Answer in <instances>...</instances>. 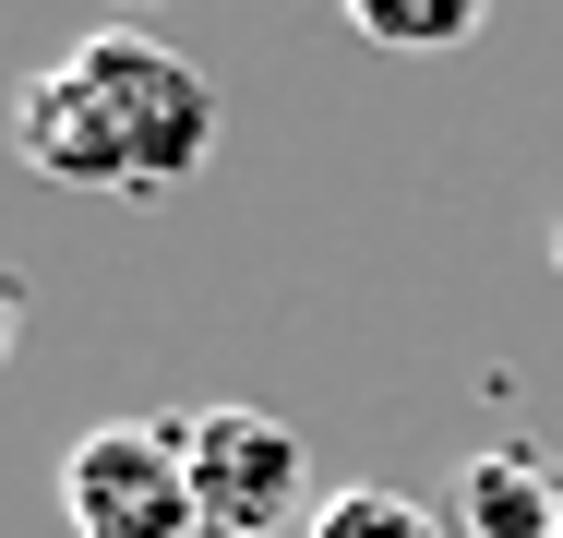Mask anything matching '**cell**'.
<instances>
[{
    "label": "cell",
    "instance_id": "6da1fadb",
    "mask_svg": "<svg viewBox=\"0 0 563 538\" xmlns=\"http://www.w3.org/2000/svg\"><path fill=\"white\" fill-rule=\"evenodd\" d=\"M217 132H228L217 85L144 24H97L48 72L12 85V156L73 192H180L217 156Z\"/></svg>",
    "mask_w": 563,
    "mask_h": 538
},
{
    "label": "cell",
    "instance_id": "7a4b0ae2",
    "mask_svg": "<svg viewBox=\"0 0 563 538\" xmlns=\"http://www.w3.org/2000/svg\"><path fill=\"white\" fill-rule=\"evenodd\" d=\"M168 430H180L205 538H276L288 515H312V467H300V430L288 419H264V407H192Z\"/></svg>",
    "mask_w": 563,
    "mask_h": 538
},
{
    "label": "cell",
    "instance_id": "3957f363",
    "mask_svg": "<svg viewBox=\"0 0 563 538\" xmlns=\"http://www.w3.org/2000/svg\"><path fill=\"white\" fill-rule=\"evenodd\" d=\"M60 515H73V538H205L180 430H144V419L85 430L60 455Z\"/></svg>",
    "mask_w": 563,
    "mask_h": 538
},
{
    "label": "cell",
    "instance_id": "277c9868",
    "mask_svg": "<svg viewBox=\"0 0 563 538\" xmlns=\"http://www.w3.org/2000/svg\"><path fill=\"white\" fill-rule=\"evenodd\" d=\"M444 515H455V538H563V491L528 455H467Z\"/></svg>",
    "mask_w": 563,
    "mask_h": 538
},
{
    "label": "cell",
    "instance_id": "5b68a950",
    "mask_svg": "<svg viewBox=\"0 0 563 538\" xmlns=\"http://www.w3.org/2000/svg\"><path fill=\"white\" fill-rule=\"evenodd\" d=\"M336 12L372 36V48L432 60V48H467V36H479V12H492V0H336Z\"/></svg>",
    "mask_w": 563,
    "mask_h": 538
},
{
    "label": "cell",
    "instance_id": "8992f818",
    "mask_svg": "<svg viewBox=\"0 0 563 538\" xmlns=\"http://www.w3.org/2000/svg\"><path fill=\"white\" fill-rule=\"evenodd\" d=\"M300 538H455V527L420 515L408 491H384V479H347V491H324V503L300 515Z\"/></svg>",
    "mask_w": 563,
    "mask_h": 538
},
{
    "label": "cell",
    "instance_id": "52a82bcc",
    "mask_svg": "<svg viewBox=\"0 0 563 538\" xmlns=\"http://www.w3.org/2000/svg\"><path fill=\"white\" fill-rule=\"evenodd\" d=\"M12 323H24V288L0 276V359H12Z\"/></svg>",
    "mask_w": 563,
    "mask_h": 538
},
{
    "label": "cell",
    "instance_id": "ba28073f",
    "mask_svg": "<svg viewBox=\"0 0 563 538\" xmlns=\"http://www.w3.org/2000/svg\"><path fill=\"white\" fill-rule=\"evenodd\" d=\"M552 264H563V227H552Z\"/></svg>",
    "mask_w": 563,
    "mask_h": 538
}]
</instances>
